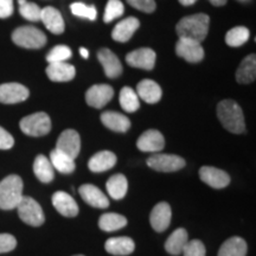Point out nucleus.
<instances>
[{
    "label": "nucleus",
    "instance_id": "nucleus-44",
    "mask_svg": "<svg viewBox=\"0 0 256 256\" xmlns=\"http://www.w3.org/2000/svg\"><path fill=\"white\" fill-rule=\"evenodd\" d=\"M209 2L214 6H223L226 4V2H228V0H209Z\"/></svg>",
    "mask_w": 256,
    "mask_h": 256
},
{
    "label": "nucleus",
    "instance_id": "nucleus-40",
    "mask_svg": "<svg viewBox=\"0 0 256 256\" xmlns=\"http://www.w3.org/2000/svg\"><path fill=\"white\" fill-rule=\"evenodd\" d=\"M127 2L134 8L145 12V14H152L156 8L154 0H127Z\"/></svg>",
    "mask_w": 256,
    "mask_h": 256
},
{
    "label": "nucleus",
    "instance_id": "nucleus-6",
    "mask_svg": "<svg viewBox=\"0 0 256 256\" xmlns=\"http://www.w3.org/2000/svg\"><path fill=\"white\" fill-rule=\"evenodd\" d=\"M18 211V215L24 223L31 226H40L46 222V216H44L43 209L37 200L34 198L23 196L19 204L16 208Z\"/></svg>",
    "mask_w": 256,
    "mask_h": 256
},
{
    "label": "nucleus",
    "instance_id": "nucleus-35",
    "mask_svg": "<svg viewBox=\"0 0 256 256\" xmlns=\"http://www.w3.org/2000/svg\"><path fill=\"white\" fill-rule=\"evenodd\" d=\"M19 4V14L25 19L30 22L40 20L42 8L34 2H28L26 0H18Z\"/></svg>",
    "mask_w": 256,
    "mask_h": 256
},
{
    "label": "nucleus",
    "instance_id": "nucleus-10",
    "mask_svg": "<svg viewBox=\"0 0 256 256\" xmlns=\"http://www.w3.org/2000/svg\"><path fill=\"white\" fill-rule=\"evenodd\" d=\"M114 96V89L110 86L104 84H94L86 92V101L87 104L96 110L104 108Z\"/></svg>",
    "mask_w": 256,
    "mask_h": 256
},
{
    "label": "nucleus",
    "instance_id": "nucleus-13",
    "mask_svg": "<svg viewBox=\"0 0 256 256\" xmlns=\"http://www.w3.org/2000/svg\"><path fill=\"white\" fill-rule=\"evenodd\" d=\"M200 178L203 183L212 188H224L230 184V176L223 170L212 166H203L200 168Z\"/></svg>",
    "mask_w": 256,
    "mask_h": 256
},
{
    "label": "nucleus",
    "instance_id": "nucleus-19",
    "mask_svg": "<svg viewBox=\"0 0 256 256\" xmlns=\"http://www.w3.org/2000/svg\"><path fill=\"white\" fill-rule=\"evenodd\" d=\"M140 26L139 19L136 17H128L119 22L112 31V38L120 43H126L132 38L136 31Z\"/></svg>",
    "mask_w": 256,
    "mask_h": 256
},
{
    "label": "nucleus",
    "instance_id": "nucleus-39",
    "mask_svg": "<svg viewBox=\"0 0 256 256\" xmlns=\"http://www.w3.org/2000/svg\"><path fill=\"white\" fill-rule=\"evenodd\" d=\"M206 246L200 240H191L185 246L182 254H184V256H206Z\"/></svg>",
    "mask_w": 256,
    "mask_h": 256
},
{
    "label": "nucleus",
    "instance_id": "nucleus-22",
    "mask_svg": "<svg viewBox=\"0 0 256 256\" xmlns=\"http://www.w3.org/2000/svg\"><path fill=\"white\" fill-rule=\"evenodd\" d=\"M106 252L114 256H126L132 254L136 249V243L130 238L119 236L108 238L104 243Z\"/></svg>",
    "mask_w": 256,
    "mask_h": 256
},
{
    "label": "nucleus",
    "instance_id": "nucleus-17",
    "mask_svg": "<svg viewBox=\"0 0 256 256\" xmlns=\"http://www.w3.org/2000/svg\"><path fill=\"white\" fill-rule=\"evenodd\" d=\"M80 194L86 203L96 209H106L110 206V200L100 188L95 185L84 184L78 188Z\"/></svg>",
    "mask_w": 256,
    "mask_h": 256
},
{
    "label": "nucleus",
    "instance_id": "nucleus-9",
    "mask_svg": "<svg viewBox=\"0 0 256 256\" xmlns=\"http://www.w3.org/2000/svg\"><path fill=\"white\" fill-rule=\"evenodd\" d=\"M176 54L190 63H198L204 58V49L198 42L179 38L176 44Z\"/></svg>",
    "mask_w": 256,
    "mask_h": 256
},
{
    "label": "nucleus",
    "instance_id": "nucleus-47",
    "mask_svg": "<svg viewBox=\"0 0 256 256\" xmlns=\"http://www.w3.org/2000/svg\"><path fill=\"white\" fill-rule=\"evenodd\" d=\"M74 256H84V255H80V254H78V255H74Z\"/></svg>",
    "mask_w": 256,
    "mask_h": 256
},
{
    "label": "nucleus",
    "instance_id": "nucleus-14",
    "mask_svg": "<svg viewBox=\"0 0 256 256\" xmlns=\"http://www.w3.org/2000/svg\"><path fill=\"white\" fill-rule=\"evenodd\" d=\"M136 147L142 152L156 153L165 147V138L156 130H145L138 139Z\"/></svg>",
    "mask_w": 256,
    "mask_h": 256
},
{
    "label": "nucleus",
    "instance_id": "nucleus-27",
    "mask_svg": "<svg viewBox=\"0 0 256 256\" xmlns=\"http://www.w3.org/2000/svg\"><path fill=\"white\" fill-rule=\"evenodd\" d=\"M188 235L186 230L184 228H178L168 236V240H166L165 250L168 252V254L177 256L183 252L185 246L188 244Z\"/></svg>",
    "mask_w": 256,
    "mask_h": 256
},
{
    "label": "nucleus",
    "instance_id": "nucleus-18",
    "mask_svg": "<svg viewBox=\"0 0 256 256\" xmlns=\"http://www.w3.org/2000/svg\"><path fill=\"white\" fill-rule=\"evenodd\" d=\"M52 206L64 217H75L78 215V206L76 200L64 191H57L52 194Z\"/></svg>",
    "mask_w": 256,
    "mask_h": 256
},
{
    "label": "nucleus",
    "instance_id": "nucleus-1",
    "mask_svg": "<svg viewBox=\"0 0 256 256\" xmlns=\"http://www.w3.org/2000/svg\"><path fill=\"white\" fill-rule=\"evenodd\" d=\"M209 25V16L197 14L182 18L176 26V31H177L179 38H186V40L202 43L208 36Z\"/></svg>",
    "mask_w": 256,
    "mask_h": 256
},
{
    "label": "nucleus",
    "instance_id": "nucleus-46",
    "mask_svg": "<svg viewBox=\"0 0 256 256\" xmlns=\"http://www.w3.org/2000/svg\"><path fill=\"white\" fill-rule=\"evenodd\" d=\"M80 54H81V56L86 60H87L89 57V51L86 49V48H81V49H80Z\"/></svg>",
    "mask_w": 256,
    "mask_h": 256
},
{
    "label": "nucleus",
    "instance_id": "nucleus-11",
    "mask_svg": "<svg viewBox=\"0 0 256 256\" xmlns=\"http://www.w3.org/2000/svg\"><path fill=\"white\" fill-rule=\"evenodd\" d=\"M30 95L28 89L20 83H2L0 84V102L5 104H14L26 100Z\"/></svg>",
    "mask_w": 256,
    "mask_h": 256
},
{
    "label": "nucleus",
    "instance_id": "nucleus-23",
    "mask_svg": "<svg viewBox=\"0 0 256 256\" xmlns=\"http://www.w3.org/2000/svg\"><path fill=\"white\" fill-rule=\"evenodd\" d=\"M136 94L147 104H154L162 98V90L158 83L152 80H142L138 83Z\"/></svg>",
    "mask_w": 256,
    "mask_h": 256
},
{
    "label": "nucleus",
    "instance_id": "nucleus-8",
    "mask_svg": "<svg viewBox=\"0 0 256 256\" xmlns=\"http://www.w3.org/2000/svg\"><path fill=\"white\" fill-rule=\"evenodd\" d=\"M56 150L75 160L81 151V138L78 133L75 130H66L60 133L57 139Z\"/></svg>",
    "mask_w": 256,
    "mask_h": 256
},
{
    "label": "nucleus",
    "instance_id": "nucleus-2",
    "mask_svg": "<svg viewBox=\"0 0 256 256\" xmlns=\"http://www.w3.org/2000/svg\"><path fill=\"white\" fill-rule=\"evenodd\" d=\"M217 116L222 126L234 134L246 132L244 115L240 106L232 100H223L217 106Z\"/></svg>",
    "mask_w": 256,
    "mask_h": 256
},
{
    "label": "nucleus",
    "instance_id": "nucleus-34",
    "mask_svg": "<svg viewBox=\"0 0 256 256\" xmlns=\"http://www.w3.org/2000/svg\"><path fill=\"white\" fill-rule=\"evenodd\" d=\"M249 37H250V32H249L247 28L236 26L228 31L226 36V43L232 48H238L242 46L244 43H247Z\"/></svg>",
    "mask_w": 256,
    "mask_h": 256
},
{
    "label": "nucleus",
    "instance_id": "nucleus-38",
    "mask_svg": "<svg viewBox=\"0 0 256 256\" xmlns=\"http://www.w3.org/2000/svg\"><path fill=\"white\" fill-rule=\"evenodd\" d=\"M72 51L66 46H56L54 49L50 50V52L46 55V60L49 63L56 62H66L69 58H72Z\"/></svg>",
    "mask_w": 256,
    "mask_h": 256
},
{
    "label": "nucleus",
    "instance_id": "nucleus-24",
    "mask_svg": "<svg viewBox=\"0 0 256 256\" xmlns=\"http://www.w3.org/2000/svg\"><path fill=\"white\" fill-rule=\"evenodd\" d=\"M118 158L113 152L110 151H100L95 153L94 156L89 159L88 168L92 172L98 174V172H106L108 170L113 168L116 164Z\"/></svg>",
    "mask_w": 256,
    "mask_h": 256
},
{
    "label": "nucleus",
    "instance_id": "nucleus-25",
    "mask_svg": "<svg viewBox=\"0 0 256 256\" xmlns=\"http://www.w3.org/2000/svg\"><path fill=\"white\" fill-rule=\"evenodd\" d=\"M101 121L106 127L118 133H126L130 128V120L126 115L118 112H104L101 115Z\"/></svg>",
    "mask_w": 256,
    "mask_h": 256
},
{
    "label": "nucleus",
    "instance_id": "nucleus-12",
    "mask_svg": "<svg viewBox=\"0 0 256 256\" xmlns=\"http://www.w3.org/2000/svg\"><path fill=\"white\" fill-rule=\"evenodd\" d=\"M156 55L150 48H140L126 55V62L133 68L152 70L156 66Z\"/></svg>",
    "mask_w": 256,
    "mask_h": 256
},
{
    "label": "nucleus",
    "instance_id": "nucleus-37",
    "mask_svg": "<svg viewBox=\"0 0 256 256\" xmlns=\"http://www.w3.org/2000/svg\"><path fill=\"white\" fill-rule=\"evenodd\" d=\"M72 12L76 17H81L89 19V20H95L96 16H98V11H96L94 5H86L83 2H74L70 5Z\"/></svg>",
    "mask_w": 256,
    "mask_h": 256
},
{
    "label": "nucleus",
    "instance_id": "nucleus-16",
    "mask_svg": "<svg viewBox=\"0 0 256 256\" xmlns=\"http://www.w3.org/2000/svg\"><path fill=\"white\" fill-rule=\"evenodd\" d=\"M98 60L104 66V74L107 78H116L122 74V66H121L120 60L115 55L113 51L104 48L100 49L98 52Z\"/></svg>",
    "mask_w": 256,
    "mask_h": 256
},
{
    "label": "nucleus",
    "instance_id": "nucleus-36",
    "mask_svg": "<svg viewBox=\"0 0 256 256\" xmlns=\"http://www.w3.org/2000/svg\"><path fill=\"white\" fill-rule=\"evenodd\" d=\"M124 8L120 0H108L107 5L104 8V23H110L114 19L120 18L124 14Z\"/></svg>",
    "mask_w": 256,
    "mask_h": 256
},
{
    "label": "nucleus",
    "instance_id": "nucleus-7",
    "mask_svg": "<svg viewBox=\"0 0 256 256\" xmlns=\"http://www.w3.org/2000/svg\"><path fill=\"white\" fill-rule=\"evenodd\" d=\"M186 162L182 156L165 153H154L147 159V166L158 172H176L185 168Z\"/></svg>",
    "mask_w": 256,
    "mask_h": 256
},
{
    "label": "nucleus",
    "instance_id": "nucleus-21",
    "mask_svg": "<svg viewBox=\"0 0 256 256\" xmlns=\"http://www.w3.org/2000/svg\"><path fill=\"white\" fill-rule=\"evenodd\" d=\"M46 75L52 82H69L76 75L75 66L66 62L49 63L46 68Z\"/></svg>",
    "mask_w": 256,
    "mask_h": 256
},
{
    "label": "nucleus",
    "instance_id": "nucleus-41",
    "mask_svg": "<svg viewBox=\"0 0 256 256\" xmlns=\"http://www.w3.org/2000/svg\"><path fill=\"white\" fill-rule=\"evenodd\" d=\"M17 247V240L10 234H0V254L12 252Z\"/></svg>",
    "mask_w": 256,
    "mask_h": 256
},
{
    "label": "nucleus",
    "instance_id": "nucleus-32",
    "mask_svg": "<svg viewBox=\"0 0 256 256\" xmlns=\"http://www.w3.org/2000/svg\"><path fill=\"white\" fill-rule=\"evenodd\" d=\"M127 226V218L120 214L115 212H108L104 214L98 220V226L101 230L107 232H116L124 228Z\"/></svg>",
    "mask_w": 256,
    "mask_h": 256
},
{
    "label": "nucleus",
    "instance_id": "nucleus-29",
    "mask_svg": "<svg viewBox=\"0 0 256 256\" xmlns=\"http://www.w3.org/2000/svg\"><path fill=\"white\" fill-rule=\"evenodd\" d=\"M247 243L242 238L234 236L223 242L217 256H246L247 255Z\"/></svg>",
    "mask_w": 256,
    "mask_h": 256
},
{
    "label": "nucleus",
    "instance_id": "nucleus-28",
    "mask_svg": "<svg viewBox=\"0 0 256 256\" xmlns=\"http://www.w3.org/2000/svg\"><path fill=\"white\" fill-rule=\"evenodd\" d=\"M34 172L42 183H50L55 178V170L46 156L40 154L34 162Z\"/></svg>",
    "mask_w": 256,
    "mask_h": 256
},
{
    "label": "nucleus",
    "instance_id": "nucleus-31",
    "mask_svg": "<svg viewBox=\"0 0 256 256\" xmlns=\"http://www.w3.org/2000/svg\"><path fill=\"white\" fill-rule=\"evenodd\" d=\"M106 188H107L108 194L113 200H120L126 196L128 190V180L124 174H114L107 180Z\"/></svg>",
    "mask_w": 256,
    "mask_h": 256
},
{
    "label": "nucleus",
    "instance_id": "nucleus-42",
    "mask_svg": "<svg viewBox=\"0 0 256 256\" xmlns=\"http://www.w3.org/2000/svg\"><path fill=\"white\" fill-rule=\"evenodd\" d=\"M14 145V136L8 130L0 127V150H10Z\"/></svg>",
    "mask_w": 256,
    "mask_h": 256
},
{
    "label": "nucleus",
    "instance_id": "nucleus-43",
    "mask_svg": "<svg viewBox=\"0 0 256 256\" xmlns=\"http://www.w3.org/2000/svg\"><path fill=\"white\" fill-rule=\"evenodd\" d=\"M14 0H0V18L6 19L14 14Z\"/></svg>",
    "mask_w": 256,
    "mask_h": 256
},
{
    "label": "nucleus",
    "instance_id": "nucleus-33",
    "mask_svg": "<svg viewBox=\"0 0 256 256\" xmlns=\"http://www.w3.org/2000/svg\"><path fill=\"white\" fill-rule=\"evenodd\" d=\"M120 104L121 108L127 113H136L140 108L139 96L136 92L130 87H124L120 92Z\"/></svg>",
    "mask_w": 256,
    "mask_h": 256
},
{
    "label": "nucleus",
    "instance_id": "nucleus-45",
    "mask_svg": "<svg viewBox=\"0 0 256 256\" xmlns=\"http://www.w3.org/2000/svg\"><path fill=\"white\" fill-rule=\"evenodd\" d=\"M196 2L197 0H179V2H180L183 6H191V5H194Z\"/></svg>",
    "mask_w": 256,
    "mask_h": 256
},
{
    "label": "nucleus",
    "instance_id": "nucleus-3",
    "mask_svg": "<svg viewBox=\"0 0 256 256\" xmlns=\"http://www.w3.org/2000/svg\"><path fill=\"white\" fill-rule=\"evenodd\" d=\"M23 198V180L17 174H11L0 182V209H16Z\"/></svg>",
    "mask_w": 256,
    "mask_h": 256
},
{
    "label": "nucleus",
    "instance_id": "nucleus-30",
    "mask_svg": "<svg viewBox=\"0 0 256 256\" xmlns=\"http://www.w3.org/2000/svg\"><path fill=\"white\" fill-rule=\"evenodd\" d=\"M50 162L52 165L54 170L60 172L64 174H70L75 171L76 165L72 158L69 156L64 154V153L57 151V150H52L50 152Z\"/></svg>",
    "mask_w": 256,
    "mask_h": 256
},
{
    "label": "nucleus",
    "instance_id": "nucleus-48",
    "mask_svg": "<svg viewBox=\"0 0 256 256\" xmlns=\"http://www.w3.org/2000/svg\"><path fill=\"white\" fill-rule=\"evenodd\" d=\"M240 2H247V0H240Z\"/></svg>",
    "mask_w": 256,
    "mask_h": 256
},
{
    "label": "nucleus",
    "instance_id": "nucleus-4",
    "mask_svg": "<svg viewBox=\"0 0 256 256\" xmlns=\"http://www.w3.org/2000/svg\"><path fill=\"white\" fill-rule=\"evenodd\" d=\"M12 42L25 49H40L46 44V36L34 26H20L12 34Z\"/></svg>",
    "mask_w": 256,
    "mask_h": 256
},
{
    "label": "nucleus",
    "instance_id": "nucleus-26",
    "mask_svg": "<svg viewBox=\"0 0 256 256\" xmlns=\"http://www.w3.org/2000/svg\"><path fill=\"white\" fill-rule=\"evenodd\" d=\"M256 78V57L254 54L248 55L240 64L236 72V81L240 84H249Z\"/></svg>",
    "mask_w": 256,
    "mask_h": 256
},
{
    "label": "nucleus",
    "instance_id": "nucleus-5",
    "mask_svg": "<svg viewBox=\"0 0 256 256\" xmlns=\"http://www.w3.org/2000/svg\"><path fill=\"white\" fill-rule=\"evenodd\" d=\"M19 127L26 136H43L51 130V119L44 112H38L23 118L19 122Z\"/></svg>",
    "mask_w": 256,
    "mask_h": 256
},
{
    "label": "nucleus",
    "instance_id": "nucleus-20",
    "mask_svg": "<svg viewBox=\"0 0 256 256\" xmlns=\"http://www.w3.org/2000/svg\"><path fill=\"white\" fill-rule=\"evenodd\" d=\"M40 20L46 25V28L54 34H62L66 28L64 19L58 10L52 6H46L42 8Z\"/></svg>",
    "mask_w": 256,
    "mask_h": 256
},
{
    "label": "nucleus",
    "instance_id": "nucleus-15",
    "mask_svg": "<svg viewBox=\"0 0 256 256\" xmlns=\"http://www.w3.org/2000/svg\"><path fill=\"white\" fill-rule=\"evenodd\" d=\"M171 217L172 210L170 204L166 202H160L152 209L151 215H150V222L156 232H162L170 226Z\"/></svg>",
    "mask_w": 256,
    "mask_h": 256
}]
</instances>
